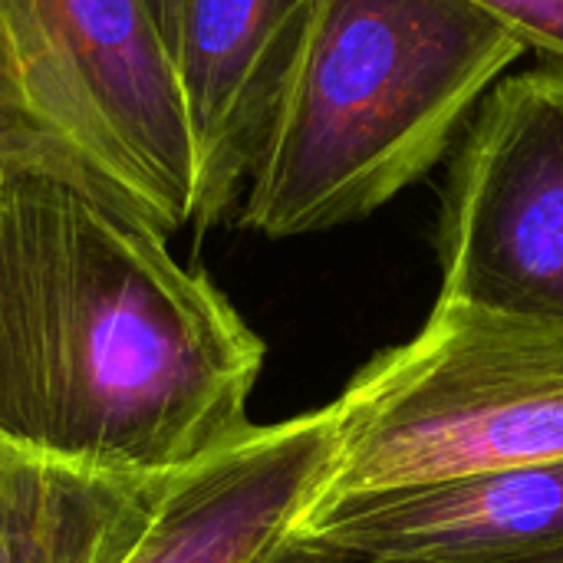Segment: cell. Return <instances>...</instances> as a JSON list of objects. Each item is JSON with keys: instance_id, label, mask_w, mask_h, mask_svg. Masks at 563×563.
<instances>
[{"instance_id": "9", "label": "cell", "mask_w": 563, "mask_h": 563, "mask_svg": "<svg viewBox=\"0 0 563 563\" xmlns=\"http://www.w3.org/2000/svg\"><path fill=\"white\" fill-rule=\"evenodd\" d=\"M175 482L86 468L0 435V563H129Z\"/></svg>"}, {"instance_id": "5", "label": "cell", "mask_w": 563, "mask_h": 563, "mask_svg": "<svg viewBox=\"0 0 563 563\" xmlns=\"http://www.w3.org/2000/svg\"><path fill=\"white\" fill-rule=\"evenodd\" d=\"M439 267L449 300L563 317V66L505 76L452 158Z\"/></svg>"}, {"instance_id": "11", "label": "cell", "mask_w": 563, "mask_h": 563, "mask_svg": "<svg viewBox=\"0 0 563 563\" xmlns=\"http://www.w3.org/2000/svg\"><path fill=\"white\" fill-rule=\"evenodd\" d=\"M261 563H563V548L548 551V554L501 558V561H376V558H356V554H343L336 548L317 544V541L297 534V528H294Z\"/></svg>"}, {"instance_id": "10", "label": "cell", "mask_w": 563, "mask_h": 563, "mask_svg": "<svg viewBox=\"0 0 563 563\" xmlns=\"http://www.w3.org/2000/svg\"><path fill=\"white\" fill-rule=\"evenodd\" d=\"M511 26L528 49L563 66V0H472Z\"/></svg>"}, {"instance_id": "8", "label": "cell", "mask_w": 563, "mask_h": 563, "mask_svg": "<svg viewBox=\"0 0 563 563\" xmlns=\"http://www.w3.org/2000/svg\"><path fill=\"white\" fill-rule=\"evenodd\" d=\"M336 462V406L254 432L178 475L129 563H261L323 498Z\"/></svg>"}, {"instance_id": "6", "label": "cell", "mask_w": 563, "mask_h": 563, "mask_svg": "<svg viewBox=\"0 0 563 563\" xmlns=\"http://www.w3.org/2000/svg\"><path fill=\"white\" fill-rule=\"evenodd\" d=\"M313 0H185L172 49L195 158L191 224L224 221L261 158Z\"/></svg>"}, {"instance_id": "7", "label": "cell", "mask_w": 563, "mask_h": 563, "mask_svg": "<svg viewBox=\"0 0 563 563\" xmlns=\"http://www.w3.org/2000/svg\"><path fill=\"white\" fill-rule=\"evenodd\" d=\"M297 534L376 561H501L563 548V459L323 495Z\"/></svg>"}, {"instance_id": "4", "label": "cell", "mask_w": 563, "mask_h": 563, "mask_svg": "<svg viewBox=\"0 0 563 563\" xmlns=\"http://www.w3.org/2000/svg\"><path fill=\"white\" fill-rule=\"evenodd\" d=\"M336 406L323 495L445 482L563 459V317L439 297Z\"/></svg>"}, {"instance_id": "3", "label": "cell", "mask_w": 563, "mask_h": 563, "mask_svg": "<svg viewBox=\"0 0 563 563\" xmlns=\"http://www.w3.org/2000/svg\"><path fill=\"white\" fill-rule=\"evenodd\" d=\"M0 175L69 185L168 238L191 224V139L142 0H0Z\"/></svg>"}, {"instance_id": "12", "label": "cell", "mask_w": 563, "mask_h": 563, "mask_svg": "<svg viewBox=\"0 0 563 563\" xmlns=\"http://www.w3.org/2000/svg\"><path fill=\"white\" fill-rule=\"evenodd\" d=\"M145 10L152 13L155 26H158V36L165 40V49L172 56L175 49V36H178V16H181V7L185 0H142Z\"/></svg>"}, {"instance_id": "1", "label": "cell", "mask_w": 563, "mask_h": 563, "mask_svg": "<svg viewBox=\"0 0 563 563\" xmlns=\"http://www.w3.org/2000/svg\"><path fill=\"white\" fill-rule=\"evenodd\" d=\"M264 340L168 234L69 185L0 175V435L168 478L254 432Z\"/></svg>"}, {"instance_id": "2", "label": "cell", "mask_w": 563, "mask_h": 563, "mask_svg": "<svg viewBox=\"0 0 563 563\" xmlns=\"http://www.w3.org/2000/svg\"><path fill=\"white\" fill-rule=\"evenodd\" d=\"M528 43L472 0H313L241 228L353 224L422 181Z\"/></svg>"}]
</instances>
